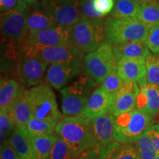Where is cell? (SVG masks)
Listing matches in <instances>:
<instances>
[{"mask_svg": "<svg viewBox=\"0 0 159 159\" xmlns=\"http://www.w3.org/2000/svg\"><path fill=\"white\" fill-rule=\"evenodd\" d=\"M19 1L25 3V4H27V5H34V4H36L37 2L39 1V0H19Z\"/></svg>", "mask_w": 159, "mask_h": 159, "instance_id": "60d3db41", "label": "cell"}, {"mask_svg": "<svg viewBox=\"0 0 159 159\" xmlns=\"http://www.w3.org/2000/svg\"><path fill=\"white\" fill-rule=\"evenodd\" d=\"M146 82L159 85V58L152 54L146 59Z\"/></svg>", "mask_w": 159, "mask_h": 159, "instance_id": "4dcf8cb0", "label": "cell"}, {"mask_svg": "<svg viewBox=\"0 0 159 159\" xmlns=\"http://www.w3.org/2000/svg\"><path fill=\"white\" fill-rule=\"evenodd\" d=\"M116 61L122 59H145L152 55L145 41L113 45Z\"/></svg>", "mask_w": 159, "mask_h": 159, "instance_id": "7402d4cb", "label": "cell"}, {"mask_svg": "<svg viewBox=\"0 0 159 159\" xmlns=\"http://www.w3.org/2000/svg\"><path fill=\"white\" fill-rule=\"evenodd\" d=\"M14 128L15 123L11 114L7 111H0V142L8 139Z\"/></svg>", "mask_w": 159, "mask_h": 159, "instance_id": "1f68e13d", "label": "cell"}, {"mask_svg": "<svg viewBox=\"0 0 159 159\" xmlns=\"http://www.w3.org/2000/svg\"><path fill=\"white\" fill-rule=\"evenodd\" d=\"M56 25L73 26L82 20L80 0H41Z\"/></svg>", "mask_w": 159, "mask_h": 159, "instance_id": "30bf717a", "label": "cell"}, {"mask_svg": "<svg viewBox=\"0 0 159 159\" xmlns=\"http://www.w3.org/2000/svg\"><path fill=\"white\" fill-rule=\"evenodd\" d=\"M29 5L19 1L14 9L1 14V33L10 40L20 43L28 33L27 13Z\"/></svg>", "mask_w": 159, "mask_h": 159, "instance_id": "9c48e42d", "label": "cell"}, {"mask_svg": "<svg viewBox=\"0 0 159 159\" xmlns=\"http://www.w3.org/2000/svg\"><path fill=\"white\" fill-rule=\"evenodd\" d=\"M25 91L15 79L2 78L0 83V110L8 111L11 106Z\"/></svg>", "mask_w": 159, "mask_h": 159, "instance_id": "44dd1931", "label": "cell"}, {"mask_svg": "<svg viewBox=\"0 0 159 159\" xmlns=\"http://www.w3.org/2000/svg\"><path fill=\"white\" fill-rule=\"evenodd\" d=\"M153 123L152 116L134 108L116 117L115 141L121 144L136 143L153 125Z\"/></svg>", "mask_w": 159, "mask_h": 159, "instance_id": "277c9868", "label": "cell"}, {"mask_svg": "<svg viewBox=\"0 0 159 159\" xmlns=\"http://www.w3.org/2000/svg\"><path fill=\"white\" fill-rule=\"evenodd\" d=\"M58 138L56 134L33 137V143L38 159H50L53 145Z\"/></svg>", "mask_w": 159, "mask_h": 159, "instance_id": "4316f807", "label": "cell"}, {"mask_svg": "<svg viewBox=\"0 0 159 159\" xmlns=\"http://www.w3.org/2000/svg\"><path fill=\"white\" fill-rule=\"evenodd\" d=\"M55 134L61 137L76 156L97 146L91 120L82 116L65 117L55 125Z\"/></svg>", "mask_w": 159, "mask_h": 159, "instance_id": "6da1fadb", "label": "cell"}, {"mask_svg": "<svg viewBox=\"0 0 159 159\" xmlns=\"http://www.w3.org/2000/svg\"><path fill=\"white\" fill-rule=\"evenodd\" d=\"M114 95L101 85L94 91L83 109L81 116L89 120L110 112Z\"/></svg>", "mask_w": 159, "mask_h": 159, "instance_id": "2e32d148", "label": "cell"}, {"mask_svg": "<svg viewBox=\"0 0 159 159\" xmlns=\"http://www.w3.org/2000/svg\"><path fill=\"white\" fill-rule=\"evenodd\" d=\"M140 88L136 82H125L122 88L115 93L110 112L115 117L136 108Z\"/></svg>", "mask_w": 159, "mask_h": 159, "instance_id": "5bb4252c", "label": "cell"}, {"mask_svg": "<svg viewBox=\"0 0 159 159\" xmlns=\"http://www.w3.org/2000/svg\"><path fill=\"white\" fill-rule=\"evenodd\" d=\"M84 68V62L50 63L46 74V80L52 87L61 90L77 76Z\"/></svg>", "mask_w": 159, "mask_h": 159, "instance_id": "4fadbf2b", "label": "cell"}, {"mask_svg": "<svg viewBox=\"0 0 159 159\" xmlns=\"http://www.w3.org/2000/svg\"><path fill=\"white\" fill-rule=\"evenodd\" d=\"M77 159H100L98 149L96 147L87 149L81 152Z\"/></svg>", "mask_w": 159, "mask_h": 159, "instance_id": "f35d334b", "label": "cell"}, {"mask_svg": "<svg viewBox=\"0 0 159 159\" xmlns=\"http://www.w3.org/2000/svg\"><path fill=\"white\" fill-rule=\"evenodd\" d=\"M80 11L82 20L102 19V16L95 11L93 0H80Z\"/></svg>", "mask_w": 159, "mask_h": 159, "instance_id": "836d02e7", "label": "cell"}, {"mask_svg": "<svg viewBox=\"0 0 159 159\" xmlns=\"http://www.w3.org/2000/svg\"><path fill=\"white\" fill-rule=\"evenodd\" d=\"M24 96L31 109L33 116L57 124L62 118L56 97L50 85L47 83L31 87L24 91Z\"/></svg>", "mask_w": 159, "mask_h": 159, "instance_id": "3957f363", "label": "cell"}, {"mask_svg": "<svg viewBox=\"0 0 159 159\" xmlns=\"http://www.w3.org/2000/svg\"><path fill=\"white\" fill-rule=\"evenodd\" d=\"M93 4L95 11L102 17L111 13L115 6L114 0H93Z\"/></svg>", "mask_w": 159, "mask_h": 159, "instance_id": "d590c367", "label": "cell"}, {"mask_svg": "<svg viewBox=\"0 0 159 159\" xmlns=\"http://www.w3.org/2000/svg\"><path fill=\"white\" fill-rule=\"evenodd\" d=\"M150 29L136 19H117L111 17L105 20L106 41L112 45L145 41Z\"/></svg>", "mask_w": 159, "mask_h": 159, "instance_id": "5b68a950", "label": "cell"}, {"mask_svg": "<svg viewBox=\"0 0 159 159\" xmlns=\"http://www.w3.org/2000/svg\"><path fill=\"white\" fill-rule=\"evenodd\" d=\"M8 112L13 117L15 127L26 125L33 116L28 102L24 96V93L18 97Z\"/></svg>", "mask_w": 159, "mask_h": 159, "instance_id": "cb8c5ba5", "label": "cell"}, {"mask_svg": "<svg viewBox=\"0 0 159 159\" xmlns=\"http://www.w3.org/2000/svg\"><path fill=\"white\" fill-rule=\"evenodd\" d=\"M116 69L117 61L114 55V46L108 41L84 56L85 75L97 83H102Z\"/></svg>", "mask_w": 159, "mask_h": 159, "instance_id": "52a82bcc", "label": "cell"}, {"mask_svg": "<svg viewBox=\"0 0 159 159\" xmlns=\"http://www.w3.org/2000/svg\"><path fill=\"white\" fill-rule=\"evenodd\" d=\"M157 1H158V2H159V0H157Z\"/></svg>", "mask_w": 159, "mask_h": 159, "instance_id": "f6af8a7d", "label": "cell"}, {"mask_svg": "<svg viewBox=\"0 0 159 159\" xmlns=\"http://www.w3.org/2000/svg\"><path fill=\"white\" fill-rule=\"evenodd\" d=\"M19 0H0L1 13L10 11L16 7Z\"/></svg>", "mask_w": 159, "mask_h": 159, "instance_id": "ab89813d", "label": "cell"}, {"mask_svg": "<svg viewBox=\"0 0 159 159\" xmlns=\"http://www.w3.org/2000/svg\"><path fill=\"white\" fill-rule=\"evenodd\" d=\"M157 154L159 155V124L153 125L148 130Z\"/></svg>", "mask_w": 159, "mask_h": 159, "instance_id": "74e56055", "label": "cell"}, {"mask_svg": "<svg viewBox=\"0 0 159 159\" xmlns=\"http://www.w3.org/2000/svg\"><path fill=\"white\" fill-rule=\"evenodd\" d=\"M157 55H158V58H159V52H158V54H157Z\"/></svg>", "mask_w": 159, "mask_h": 159, "instance_id": "ee69618b", "label": "cell"}, {"mask_svg": "<svg viewBox=\"0 0 159 159\" xmlns=\"http://www.w3.org/2000/svg\"><path fill=\"white\" fill-rule=\"evenodd\" d=\"M77 156L73 153L71 149L66 144L61 137L58 138L53 145L50 159H77Z\"/></svg>", "mask_w": 159, "mask_h": 159, "instance_id": "f546056e", "label": "cell"}, {"mask_svg": "<svg viewBox=\"0 0 159 159\" xmlns=\"http://www.w3.org/2000/svg\"><path fill=\"white\" fill-rule=\"evenodd\" d=\"M99 154L100 159H139L138 152L133 144H121L116 141Z\"/></svg>", "mask_w": 159, "mask_h": 159, "instance_id": "603a6c76", "label": "cell"}, {"mask_svg": "<svg viewBox=\"0 0 159 159\" xmlns=\"http://www.w3.org/2000/svg\"><path fill=\"white\" fill-rule=\"evenodd\" d=\"M140 4L134 0H116L111 16L117 19H136L138 16Z\"/></svg>", "mask_w": 159, "mask_h": 159, "instance_id": "484cf974", "label": "cell"}, {"mask_svg": "<svg viewBox=\"0 0 159 159\" xmlns=\"http://www.w3.org/2000/svg\"><path fill=\"white\" fill-rule=\"evenodd\" d=\"M105 41V21L102 19L81 20L72 26L71 43L83 53L94 51Z\"/></svg>", "mask_w": 159, "mask_h": 159, "instance_id": "8992f818", "label": "cell"}, {"mask_svg": "<svg viewBox=\"0 0 159 159\" xmlns=\"http://www.w3.org/2000/svg\"><path fill=\"white\" fill-rule=\"evenodd\" d=\"M145 43L152 54H158L159 52V25L150 29Z\"/></svg>", "mask_w": 159, "mask_h": 159, "instance_id": "e575fe53", "label": "cell"}, {"mask_svg": "<svg viewBox=\"0 0 159 159\" xmlns=\"http://www.w3.org/2000/svg\"><path fill=\"white\" fill-rule=\"evenodd\" d=\"M91 123L97 139L96 148L99 152L115 142L116 117L112 114L108 113L91 119Z\"/></svg>", "mask_w": 159, "mask_h": 159, "instance_id": "9a60e30c", "label": "cell"}, {"mask_svg": "<svg viewBox=\"0 0 159 159\" xmlns=\"http://www.w3.org/2000/svg\"><path fill=\"white\" fill-rule=\"evenodd\" d=\"M55 25L54 19L42 5L39 7L34 5L33 8H30L29 5L27 13V25L29 34L37 33Z\"/></svg>", "mask_w": 159, "mask_h": 159, "instance_id": "ffe728a7", "label": "cell"}, {"mask_svg": "<svg viewBox=\"0 0 159 159\" xmlns=\"http://www.w3.org/2000/svg\"><path fill=\"white\" fill-rule=\"evenodd\" d=\"M135 2H138L139 4H142L144 2H150V1H153V0H134Z\"/></svg>", "mask_w": 159, "mask_h": 159, "instance_id": "b9f144b4", "label": "cell"}, {"mask_svg": "<svg viewBox=\"0 0 159 159\" xmlns=\"http://www.w3.org/2000/svg\"><path fill=\"white\" fill-rule=\"evenodd\" d=\"M7 141L21 159H38L33 136L27 130L26 125L15 127Z\"/></svg>", "mask_w": 159, "mask_h": 159, "instance_id": "e0dca14e", "label": "cell"}, {"mask_svg": "<svg viewBox=\"0 0 159 159\" xmlns=\"http://www.w3.org/2000/svg\"><path fill=\"white\" fill-rule=\"evenodd\" d=\"M136 19L149 29L159 25V2L157 0L140 4Z\"/></svg>", "mask_w": 159, "mask_h": 159, "instance_id": "d4e9b609", "label": "cell"}, {"mask_svg": "<svg viewBox=\"0 0 159 159\" xmlns=\"http://www.w3.org/2000/svg\"><path fill=\"white\" fill-rule=\"evenodd\" d=\"M0 159H21L7 139L1 142Z\"/></svg>", "mask_w": 159, "mask_h": 159, "instance_id": "8d00e7d4", "label": "cell"}, {"mask_svg": "<svg viewBox=\"0 0 159 159\" xmlns=\"http://www.w3.org/2000/svg\"><path fill=\"white\" fill-rule=\"evenodd\" d=\"M136 108L155 116L159 113V85L150 84L145 81L139 85Z\"/></svg>", "mask_w": 159, "mask_h": 159, "instance_id": "d6986e66", "label": "cell"}, {"mask_svg": "<svg viewBox=\"0 0 159 159\" xmlns=\"http://www.w3.org/2000/svg\"><path fill=\"white\" fill-rule=\"evenodd\" d=\"M124 83L125 81L119 76L117 70H115L103 80L100 85L108 92L114 94L122 88Z\"/></svg>", "mask_w": 159, "mask_h": 159, "instance_id": "d6a6232c", "label": "cell"}, {"mask_svg": "<svg viewBox=\"0 0 159 159\" xmlns=\"http://www.w3.org/2000/svg\"><path fill=\"white\" fill-rule=\"evenodd\" d=\"M97 83L88 75L76 80L60 90L61 109L66 117L81 116L89 97L95 90Z\"/></svg>", "mask_w": 159, "mask_h": 159, "instance_id": "7a4b0ae2", "label": "cell"}, {"mask_svg": "<svg viewBox=\"0 0 159 159\" xmlns=\"http://www.w3.org/2000/svg\"><path fill=\"white\" fill-rule=\"evenodd\" d=\"M55 125V123L50 121L33 116L26 125V128L33 137L42 136L54 134Z\"/></svg>", "mask_w": 159, "mask_h": 159, "instance_id": "83f0119b", "label": "cell"}, {"mask_svg": "<svg viewBox=\"0 0 159 159\" xmlns=\"http://www.w3.org/2000/svg\"><path fill=\"white\" fill-rule=\"evenodd\" d=\"M24 53L39 57L48 63L84 62L83 53L73 45H25Z\"/></svg>", "mask_w": 159, "mask_h": 159, "instance_id": "ba28073f", "label": "cell"}, {"mask_svg": "<svg viewBox=\"0 0 159 159\" xmlns=\"http://www.w3.org/2000/svg\"><path fill=\"white\" fill-rule=\"evenodd\" d=\"M135 144L139 159H154L158 156L155 150L148 131Z\"/></svg>", "mask_w": 159, "mask_h": 159, "instance_id": "f1b7e54d", "label": "cell"}, {"mask_svg": "<svg viewBox=\"0 0 159 159\" xmlns=\"http://www.w3.org/2000/svg\"><path fill=\"white\" fill-rule=\"evenodd\" d=\"M117 72L125 82H136L139 85L146 81V60L122 59L117 61Z\"/></svg>", "mask_w": 159, "mask_h": 159, "instance_id": "ac0fdd59", "label": "cell"}, {"mask_svg": "<svg viewBox=\"0 0 159 159\" xmlns=\"http://www.w3.org/2000/svg\"><path fill=\"white\" fill-rule=\"evenodd\" d=\"M154 159H159V155H158V156H157V157H156V158H154Z\"/></svg>", "mask_w": 159, "mask_h": 159, "instance_id": "7bdbcfd3", "label": "cell"}, {"mask_svg": "<svg viewBox=\"0 0 159 159\" xmlns=\"http://www.w3.org/2000/svg\"><path fill=\"white\" fill-rule=\"evenodd\" d=\"M48 64L39 57L23 53L16 66L20 82L26 87H33L41 84Z\"/></svg>", "mask_w": 159, "mask_h": 159, "instance_id": "8fae6325", "label": "cell"}, {"mask_svg": "<svg viewBox=\"0 0 159 159\" xmlns=\"http://www.w3.org/2000/svg\"><path fill=\"white\" fill-rule=\"evenodd\" d=\"M72 26L55 25L29 34L25 45L65 46L71 43Z\"/></svg>", "mask_w": 159, "mask_h": 159, "instance_id": "7c38bea8", "label": "cell"}]
</instances>
